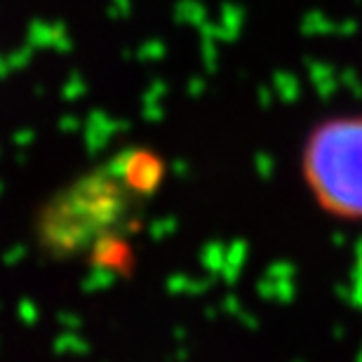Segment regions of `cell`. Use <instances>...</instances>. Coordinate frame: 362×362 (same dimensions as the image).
<instances>
[{
	"mask_svg": "<svg viewBox=\"0 0 362 362\" xmlns=\"http://www.w3.org/2000/svg\"><path fill=\"white\" fill-rule=\"evenodd\" d=\"M296 175L325 219L362 226V108L317 115L301 134Z\"/></svg>",
	"mask_w": 362,
	"mask_h": 362,
	"instance_id": "1",
	"label": "cell"
}]
</instances>
